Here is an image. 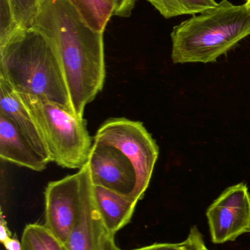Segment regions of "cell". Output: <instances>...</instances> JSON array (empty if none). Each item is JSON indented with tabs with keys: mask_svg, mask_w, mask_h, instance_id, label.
<instances>
[{
	"mask_svg": "<svg viewBox=\"0 0 250 250\" xmlns=\"http://www.w3.org/2000/svg\"><path fill=\"white\" fill-rule=\"evenodd\" d=\"M52 44L61 62L75 115L102 90L106 77L104 32L91 29L67 0H42L32 27Z\"/></svg>",
	"mask_w": 250,
	"mask_h": 250,
	"instance_id": "6da1fadb",
	"label": "cell"
},
{
	"mask_svg": "<svg viewBox=\"0 0 250 250\" xmlns=\"http://www.w3.org/2000/svg\"><path fill=\"white\" fill-rule=\"evenodd\" d=\"M0 78L19 95L49 101L74 114L57 51L34 28L19 31L0 45Z\"/></svg>",
	"mask_w": 250,
	"mask_h": 250,
	"instance_id": "7a4b0ae2",
	"label": "cell"
},
{
	"mask_svg": "<svg viewBox=\"0 0 250 250\" xmlns=\"http://www.w3.org/2000/svg\"><path fill=\"white\" fill-rule=\"evenodd\" d=\"M250 35V9L227 0L173 28L172 60L175 64L215 62Z\"/></svg>",
	"mask_w": 250,
	"mask_h": 250,
	"instance_id": "3957f363",
	"label": "cell"
},
{
	"mask_svg": "<svg viewBox=\"0 0 250 250\" xmlns=\"http://www.w3.org/2000/svg\"><path fill=\"white\" fill-rule=\"evenodd\" d=\"M19 96L39 127L51 161L69 169L86 165L93 145L86 120L49 101Z\"/></svg>",
	"mask_w": 250,
	"mask_h": 250,
	"instance_id": "277c9868",
	"label": "cell"
},
{
	"mask_svg": "<svg viewBox=\"0 0 250 250\" xmlns=\"http://www.w3.org/2000/svg\"><path fill=\"white\" fill-rule=\"evenodd\" d=\"M94 141L117 148L132 162L136 174L132 196L142 200L159 154L157 142L143 124L126 118L110 119L98 129Z\"/></svg>",
	"mask_w": 250,
	"mask_h": 250,
	"instance_id": "5b68a950",
	"label": "cell"
},
{
	"mask_svg": "<svg viewBox=\"0 0 250 250\" xmlns=\"http://www.w3.org/2000/svg\"><path fill=\"white\" fill-rule=\"evenodd\" d=\"M88 163L77 173L49 182L44 192V226L63 244L79 220L84 198L92 185Z\"/></svg>",
	"mask_w": 250,
	"mask_h": 250,
	"instance_id": "8992f818",
	"label": "cell"
},
{
	"mask_svg": "<svg viewBox=\"0 0 250 250\" xmlns=\"http://www.w3.org/2000/svg\"><path fill=\"white\" fill-rule=\"evenodd\" d=\"M206 217L211 241L216 245L250 233V192L247 185L227 188L208 207Z\"/></svg>",
	"mask_w": 250,
	"mask_h": 250,
	"instance_id": "52a82bcc",
	"label": "cell"
},
{
	"mask_svg": "<svg viewBox=\"0 0 250 250\" xmlns=\"http://www.w3.org/2000/svg\"><path fill=\"white\" fill-rule=\"evenodd\" d=\"M88 164L95 186L123 195L133 193L136 185V171L132 162L120 150L94 141Z\"/></svg>",
	"mask_w": 250,
	"mask_h": 250,
	"instance_id": "ba28073f",
	"label": "cell"
},
{
	"mask_svg": "<svg viewBox=\"0 0 250 250\" xmlns=\"http://www.w3.org/2000/svg\"><path fill=\"white\" fill-rule=\"evenodd\" d=\"M0 157L2 160L41 172L51 162L8 119L0 114Z\"/></svg>",
	"mask_w": 250,
	"mask_h": 250,
	"instance_id": "9c48e42d",
	"label": "cell"
},
{
	"mask_svg": "<svg viewBox=\"0 0 250 250\" xmlns=\"http://www.w3.org/2000/svg\"><path fill=\"white\" fill-rule=\"evenodd\" d=\"M0 114L8 119L43 155L51 160L35 119L19 94L2 78H0Z\"/></svg>",
	"mask_w": 250,
	"mask_h": 250,
	"instance_id": "30bf717a",
	"label": "cell"
},
{
	"mask_svg": "<svg viewBox=\"0 0 250 250\" xmlns=\"http://www.w3.org/2000/svg\"><path fill=\"white\" fill-rule=\"evenodd\" d=\"M104 229L92 184L85 193L79 220L63 245L64 250H96Z\"/></svg>",
	"mask_w": 250,
	"mask_h": 250,
	"instance_id": "8fae6325",
	"label": "cell"
},
{
	"mask_svg": "<svg viewBox=\"0 0 250 250\" xmlns=\"http://www.w3.org/2000/svg\"><path fill=\"white\" fill-rule=\"evenodd\" d=\"M94 196L106 230L115 236L132 220L138 200L132 195L118 193L93 185Z\"/></svg>",
	"mask_w": 250,
	"mask_h": 250,
	"instance_id": "7c38bea8",
	"label": "cell"
},
{
	"mask_svg": "<svg viewBox=\"0 0 250 250\" xmlns=\"http://www.w3.org/2000/svg\"><path fill=\"white\" fill-rule=\"evenodd\" d=\"M94 31L104 32L112 16H114V0H67Z\"/></svg>",
	"mask_w": 250,
	"mask_h": 250,
	"instance_id": "4fadbf2b",
	"label": "cell"
},
{
	"mask_svg": "<svg viewBox=\"0 0 250 250\" xmlns=\"http://www.w3.org/2000/svg\"><path fill=\"white\" fill-rule=\"evenodd\" d=\"M166 19L201 13L214 8L215 0H148Z\"/></svg>",
	"mask_w": 250,
	"mask_h": 250,
	"instance_id": "5bb4252c",
	"label": "cell"
},
{
	"mask_svg": "<svg viewBox=\"0 0 250 250\" xmlns=\"http://www.w3.org/2000/svg\"><path fill=\"white\" fill-rule=\"evenodd\" d=\"M22 250H64L63 244L44 225L26 226L21 238Z\"/></svg>",
	"mask_w": 250,
	"mask_h": 250,
	"instance_id": "9a60e30c",
	"label": "cell"
},
{
	"mask_svg": "<svg viewBox=\"0 0 250 250\" xmlns=\"http://www.w3.org/2000/svg\"><path fill=\"white\" fill-rule=\"evenodd\" d=\"M15 18L22 29L32 27L42 0H8Z\"/></svg>",
	"mask_w": 250,
	"mask_h": 250,
	"instance_id": "2e32d148",
	"label": "cell"
},
{
	"mask_svg": "<svg viewBox=\"0 0 250 250\" xmlns=\"http://www.w3.org/2000/svg\"><path fill=\"white\" fill-rule=\"evenodd\" d=\"M21 30L8 0H0V45L5 44Z\"/></svg>",
	"mask_w": 250,
	"mask_h": 250,
	"instance_id": "e0dca14e",
	"label": "cell"
},
{
	"mask_svg": "<svg viewBox=\"0 0 250 250\" xmlns=\"http://www.w3.org/2000/svg\"><path fill=\"white\" fill-rule=\"evenodd\" d=\"M131 250H189L187 239L181 243H156L143 248Z\"/></svg>",
	"mask_w": 250,
	"mask_h": 250,
	"instance_id": "ac0fdd59",
	"label": "cell"
},
{
	"mask_svg": "<svg viewBox=\"0 0 250 250\" xmlns=\"http://www.w3.org/2000/svg\"><path fill=\"white\" fill-rule=\"evenodd\" d=\"M136 0H114L115 11L114 16L119 17H129L135 8Z\"/></svg>",
	"mask_w": 250,
	"mask_h": 250,
	"instance_id": "d6986e66",
	"label": "cell"
},
{
	"mask_svg": "<svg viewBox=\"0 0 250 250\" xmlns=\"http://www.w3.org/2000/svg\"><path fill=\"white\" fill-rule=\"evenodd\" d=\"M96 250H123L120 249L114 240V235L109 233L105 229L103 230Z\"/></svg>",
	"mask_w": 250,
	"mask_h": 250,
	"instance_id": "ffe728a7",
	"label": "cell"
},
{
	"mask_svg": "<svg viewBox=\"0 0 250 250\" xmlns=\"http://www.w3.org/2000/svg\"><path fill=\"white\" fill-rule=\"evenodd\" d=\"M12 233L9 230L8 226H7V221L4 218L2 213L1 214V220H0V241L1 244L5 243L7 240L12 237Z\"/></svg>",
	"mask_w": 250,
	"mask_h": 250,
	"instance_id": "44dd1931",
	"label": "cell"
},
{
	"mask_svg": "<svg viewBox=\"0 0 250 250\" xmlns=\"http://www.w3.org/2000/svg\"><path fill=\"white\" fill-rule=\"evenodd\" d=\"M191 229L193 230L194 235H195V242H196L198 250H209L205 246L202 233H201L198 228L197 226H193Z\"/></svg>",
	"mask_w": 250,
	"mask_h": 250,
	"instance_id": "7402d4cb",
	"label": "cell"
},
{
	"mask_svg": "<svg viewBox=\"0 0 250 250\" xmlns=\"http://www.w3.org/2000/svg\"><path fill=\"white\" fill-rule=\"evenodd\" d=\"M5 250H22V243L16 236H12L5 243L3 244Z\"/></svg>",
	"mask_w": 250,
	"mask_h": 250,
	"instance_id": "603a6c76",
	"label": "cell"
},
{
	"mask_svg": "<svg viewBox=\"0 0 250 250\" xmlns=\"http://www.w3.org/2000/svg\"><path fill=\"white\" fill-rule=\"evenodd\" d=\"M186 239L189 241V250H198L196 242H195V235H194L193 230H192V229H190L189 235H188Z\"/></svg>",
	"mask_w": 250,
	"mask_h": 250,
	"instance_id": "cb8c5ba5",
	"label": "cell"
},
{
	"mask_svg": "<svg viewBox=\"0 0 250 250\" xmlns=\"http://www.w3.org/2000/svg\"><path fill=\"white\" fill-rule=\"evenodd\" d=\"M246 4L248 6V7L250 9V0H246Z\"/></svg>",
	"mask_w": 250,
	"mask_h": 250,
	"instance_id": "d4e9b609",
	"label": "cell"
}]
</instances>
